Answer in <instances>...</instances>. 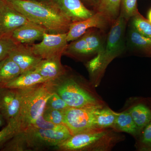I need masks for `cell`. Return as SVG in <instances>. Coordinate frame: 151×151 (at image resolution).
Instances as JSON below:
<instances>
[{
  "label": "cell",
  "mask_w": 151,
  "mask_h": 151,
  "mask_svg": "<svg viewBox=\"0 0 151 151\" xmlns=\"http://www.w3.org/2000/svg\"><path fill=\"white\" fill-rule=\"evenodd\" d=\"M8 56L18 65L22 73L34 70L42 59L34 54L29 45L23 44H17Z\"/></svg>",
  "instance_id": "cell-13"
},
{
  "label": "cell",
  "mask_w": 151,
  "mask_h": 151,
  "mask_svg": "<svg viewBox=\"0 0 151 151\" xmlns=\"http://www.w3.org/2000/svg\"><path fill=\"white\" fill-rule=\"evenodd\" d=\"M55 1L72 22L88 18L95 12L87 8L81 0H55Z\"/></svg>",
  "instance_id": "cell-15"
},
{
  "label": "cell",
  "mask_w": 151,
  "mask_h": 151,
  "mask_svg": "<svg viewBox=\"0 0 151 151\" xmlns=\"http://www.w3.org/2000/svg\"><path fill=\"white\" fill-rule=\"evenodd\" d=\"M147 19L151 23V9L148 13Z\"/></svg>",
  "instance_id": "cell-36"
},
{
  "label": "cell",
  "mask_w": 151,
  "mask_h": 151,
  "mask_svg": "<svg viewBox=\"0 0 151 151\" xmlns=\"http://www.w3.org/2000/svg\"><path fill=\"white\" fill-rule=\"evenodd\" d=\"M147 102L148 103V104L151 107V99H148L147 100Z\"/></svg>",
  "instance_id": "cell-38"
},
{
  "label": "cell",
  "mask_w": 151,
  "mask_h": 151,
  "mask_svg": "<svg viewBox=\"0 0 151 151\" xmlns=\"http://www.w3.org/2000/svg\"><path fill=\"white\" fill-rule=\"evenodd\" d=\"M21 90L22 105L18 121L21 131H24L42 115L47 100L54 92L49 81Z\"/></svg>",
  "instance_id": "cell-2"
},
{
  "label": "cell",
  "mask_w": 151,
  "mask_h": 151,
  "mask_svg": "<svg viewBox=\"0 0 151 151\" xmlns=\"http://www.w3.org/2000/svg\"><path fill=\"white\" fill-rule=\"evenodd\" d=\"M127 45L137 54L151 57V38L139 33L131 25L127 35Z\"/></svg>",
  "instance_id": "cell-17"
},
{
  "label": "cell",
  "mask_w": 151,
  "mask_h": 151,
  "mask_svg": "<svg viewBox=\"0 0 151 151\" xmlns=\"http://www.w3.org/2000/svg\"><path fill=\"white\" fill-rule=\"evenodd\" d=\"M38 1H42L52 2H55V0H38Z\"/></svg>",
  "instance_id": "cell-37"
},
{
  "label": "cell",
  "mask_w": 151,
  "mask_h": 151,
  "mask_svg": "<svg viewBox=\"0 0 151 151\" xmlns=\"http://www.w3.org/2000/svg\"><path fill=\"white\" fill-rule=\"evenodd\" d=\"M127 22L122 16L119 15L111 24L104 48L97 55V63L100 71L104 70L109 63L124 52L125 49V36Z\"/></svg>",
  "instance_id": "cell-5"
},
{
  "label": "cell",
  "mask_w": 151,
  "mask_h": 151,
  "mask_svg": "<svg viewBox=\"0 0 151 151\" xmlns=\"http://www.w3.org/2000/svg\"><path fill=\"white\" fill-rule=\"evenodd\" d=\"M42 116L44 119L48 122L57 124H64L63 111L45 108Z\"/></svg>",
  "instance_id": "cell-29"
},
{
  "label": "cell",
  "mask_w": 151,
  "mask_h": 151,
  "mask_svg": "<svg viewBox=\"0 0 151 151\" xmlns=\"http://www.w3.org/2000/svg\"><path fill=\"white\" fill-rule=\"evenodd\" d=\"M45 28L32 22L26 24L14 31L11 38L17 44L31 45L35 41L42 39Z\"/></svg>",
  "instance_id": "cell-14"
},
{
  "label": "cell",
  "mask_w": 151,
  "mask_h": 151,
  "mask_svg": "<svg viewBox=\"0 0 151 151\" xmlns=\"http://www.w3.org/2000/svg\"><path fill=\"white\" fill-rule=\"evenodd\" d=\"M20 131V125L18 120L7 123L6 126L0 131V150L7 142Z\"/></svg>",
  "instance_id": "cell-26"
},
{
  "label": "cell",
  "mask_w": 151,
  "mask_h": 151,
  "mask_svg": "<svg viewBox=\"0 0 151 151\" xmlns=\"http://www.w3.org/2000/svg\"><path fill=\"white\" fill-rule=\"evenodd\" d=\"M68 107L69 106L62 98L55 93H53L49 98L45 106V108L60 111H63Z\"/></svg>",
  "instance_id": "cell-31"
},
{
  "label": "cell",
  "mask_w": 151,
  "mask_h": 151,
  "mask_svg": "<svg viewBox=\"0 0 151 151\" xmlns=\"http://www.w3.org/2000/svg\"><path fill=\"white\" fill-rule=\"evenodd\" d=\"M52 91L62 98L69 107L100 108L102 103L82 86L73 75L65 74L49 81Z\"/></svg>",
  "instance_id": "cell-3"
},
{
  "label": "cell",
  "mask_w": 151,
  "mask_h": 151,
  "mask_svg": "<svg viewBox=\"0 0 151 151\" xmlns=\"http://www.w3.org/2000/svg\"><path fill=\"white\" fill-rule=\"evenodd\" d=\"M106 39L104 31L97 28L90 29L80 37L68 44L63 55L81 59L98 54L104 48Z\"/></svg>",
  "instance_id": "cell-6"
},
{
  "label": "cell",
  "mask_w": 151,
  "mask_h": 151,
  "mask_svg": "<svg viewBox=\"0 0 151 151\" xmlns=\"http://www.w3.org/2000/svg\"><path fill=\"white\" fill-rule=\"evenodd\" d=\"M21 73L18 65L8 56L0 61V87H3Z\"/></svg>",
  "instance_id": "cell-20"
},
{
  "label": "cell",
  "mask_w": 151,
  "mask_h": 151,
  "mask_svg": "<svg viewBox=\"0 0 151 151\" xmlns=\"http://www.w3.org/2000/svg\"><path fill=\"white\" fill-rule=\"evenodd\" d=\"M140 101L130 108L129 112L140 132L151 121V107Z\"/></svg>",
  "instance_id": "cell-19"
},
{
  "label": "cell",
  "mask_w": 151,
  "mask_h": 151,
  "mask_svg": "<svg viewBox=\"0 0 151 151\" xmlns=\"http://www.w3.org/2000/svg\"><path fill=\"white\" fill-rule=\"evenodd\" d=\"M109 24H111L103 14L95 12L88 18L71 23L67 32L68 42L77 39L90 29L97 28L104 31Z\"/></svg>",
  "instance_id": "cell-12"
},
{
  "label": "cell",
  "mask_w": 151,
  "mask_h": 151,
  "mask_svg": "<svg viewBox=\"0 0 151 151\" xmlns=\"http://www.w3.org/2000/svg\"><path fill=\"white\" fill-rule=\"evenodd\" d=\"M30 127L43 129L54 130L55 131H69L65 124H57L48 122L44 119L42 115L36 120L29 127Z\"/></svg>",
  "instance_id": "cell-28"
},
{
  "label": "cell",
  "mask_w": 151,
  "mask_h": 151,
  "mask_svg": "<svg viewBox=\"0 0 151 151\" xmlns=\"http://www.w3.org/2000/svg\"><path fill=\"white\" fill-rule=\"evenodd\" d=\"M29 45L34 54L42 59L62 56L68 45L67 33L46 32L44 35L41 42Z\"/></svg>",
  "instance_id": "cell-9"
},
{
  "label": "cell",
  "mask_w": 151,
  "mask_h": 151,
  "mask_svg": "<svg viewBox=\"0 0 151 151\" xmlns=\"http://www.w3.org/2000/svg\"><path fill=\"white\" fill-rule=\"evenodd\" d=\"M114 127L138 137L140 132L129 112L118 113Z\"/></svg>",
  "instance_id": "cell-22"
},
{
  "label": "cell",
  "mask_w": 151,
  "mask_h": 151,
  "mask_svg": "<svg viewBox=\"0 0 151 151\" xmlns=\"http://www.w3.org/2000/svg\"><path fill=\"white\" fill-rule=\"evenodd\" d=\"M24 131L29 151L55 147L71 136L69 131H55L32 127Z\"/></svg>",
  "instance_id": "cell-7"
},
{
  "label": "cell",
  "mask_w": 151,
  "mask_h": 151,
  "mask_svg": "<svg viewBox=\"0 0 151 151\" xmlns=\"http://www.w3.org/2000/svg\"><path fill=\"white\" fill-rule=\"evenodd\" d=\"M81 1L83 4L85 3L86 4H90V5H94L95 6L98 0H81Z\"/></svg>",
  "instance_id": "cell-33"
},
{
  "label": "cell",
  "mask_w": 151,
  "mask_h": 151,
  "mask_svg": "<svg viewBox=\"0 0 151 151\" xmlns=\"http://www.w3.org/2000/svg\"><path fill=\"white\" fill-rule=\"evenodd\" d=\"M22 101L21 89L0 87V114L7 123L18 120Z\"/></svg>",
  "instance_id": "cell-11"
},
{
  "label": "cell",
  "mask_w": 151,
  "mask_h": 151,
  "mask_svg": "<svg viewBox=\"0 0 151 151\" xmlns=\"http://www.w3.org/2000/svg\"><path fill=\"white\" fill-rule=\"evenodd\" d=\"M121 3V0H98L95 12L103 14L111 24L120 14Z\"/></svg>",
  "instance_id": "cell-21"
},
{
  "label": "cell",
  "mask_w": 151,
  "mask_h": 151,
  "mask_svg": "<svg viewBox=\"0 0 151 151\" xmlns=\"http://www.w3.org/2000/svg\"><path fill=\"white\" fill-rule=\"evenodd\" d=\"M137 0H121L120 14L127 22L137 13Z\"/></svg>",
  "instance_id": "cell-27"
},
{
  "label": "cell",
  "mask_w": 151,
  "mask_h": 151,
  "mask_svg": "<svg viewBox=\"0 0 151 151\" xmlns=\"http://www.w3.org/2000/svg\"><path fill=\"white\" fill-rule=\"evenodd\" d=\"M48 81L35 70L22 73L3 87L23 89Z\"/></svg>",
  "instance_id": "cell-18"
},
{
  "label": "cell",
  "mask_w": 151,
  "mask_h": 151,
  "mask_svg": "<svg viewBox=\"0 0 151 151\" xmlns=\"http://www.w3.org/2000/svg\"><path fill=\"white\" fill-rule=\"evenodd\" d=\"M30 22L7 0H0V39L11 38L14 31Z\"/></svg>",
  "instance_id": "cell-10"
},
{
  "label": "cell",
  "mask_w": 151,
  "mask_h": 151,
  "mask_svg": "<svg viewBox=\"0 0 151 151\" xmlns=\"http://www.w3.org/2000/svg\"><path fill=\"white\" fill-rule=\"evenodd\" d=\"M130 25L139 33L151 38V23L138 12L132 17Z\"/></svg>",
  "instance_id": "cell-25"
},
{
  "label": "cell",
  "mask_w": 151,
  "mask_h": 151,
  "mask_svg": "<svg viewBox=\"0 0 151 151\" xmlns=\"http://www.w3.org/2000/svg\"><path fill=\"white\" fill-rule=\"evenodd\" d=\"M97 108H73L63 110V124L71 135L97 128L95 113Z\"/></svg>",
  "instance_id": "cell-8"
},
{
  "label": "cell",
  "mask_w": 151,
  "mask_h": 151,
  "mask_svg": "<svg viewBox=\"0 0 151 151\" xmlns=\"http://www.w3.org/2000/svg\"><path fill=\"white\" fill-rule=\"evenodd\" d=\"M61 56L42 59L34 70L48 81L59 78L66 73L61 62Z\"/></svg>",
  "instance_id": "cell-16"
},
{
  "label": "cell",
  "mask_w": 151,
  "mask_h": 151,
  "mask_svg": "<svg viewBox=\"0 0 151 151\" xmlns=\"http://www.w3.org/2000/svg\"><path fill=\"white\" fill-rule=\"evenodd\" d=\"M138 137L139 150L151 145V121L141 130Z\"/></svg>",
  "instance_id": "cell-30"
},
{
  "label": "cell",
  "mask_w": 151,
  "mask_h": 151,
  "mask_svg": "<svg viewBox=\"0 0 151 151\" xmlns=\"http://www.w3.org/2000/svg\"><path fill=\"white\" fill-rule=\"evenodd\" d=\"M5 122V120L3 118L2 115L0 114V127H2L4 124Z\"/></svg>",
  "instance_id": "cell-34"
},
{
  "label": "cell",
  "mask_w": 151,
  "mask_h": 151,
  "mask_svg": "<svg viewBox=\"0 0 151 151\" xmlns=\"http://www.w3.org/2000/svg\"><path fill=\"white\" fill-rule=\"evenodd\" d=\"M105 129L96 128L71 135L55 149L63 151L108 150L114 142V136L110 131Z\"/></svg>",
  "instance_id": "cell-4"
},
{
  "label": "cell",
  "mask_w": 151,
  "mask_h": 151,
  "mask_svg": "<svg viewBox=\"0 0 151 151\" xmlns=\"http://www.w3.org/2000/svg\"><path fill=\"white\" fill-rule=\"evenodd\" d=\"M118 113L110 108H98L95 113L96 127L99 129L114 127Z\"/></svg>",
  "instance_id": "cell-23"
},
{
  "label": "cell",
  "mask_w": 151,
  "mask_h": 151,
  "mask_svg": "<svg viewBox=\"0 0 151 151\" xmlns=\"http://www.w3.org/2000/svg\"><path fill=\"white\" fill-rule=\"evenodd\" d=\"M17 44L11 38L0 39V61L8 56Z\"/></svg>",
  "instance_id": "cell-32"
},
{
  "label": "cell",
  "mask_w": 151,
  "mask_h": 151,
  "mask_svg": "<svg viewBox=\"0 0 151 151\" xmlns=\"http://www.w3.org/2000/svg\"><path fill=\"white\" fill-rule=\"evenodd\" d=\"M29 21L50 33H67L72 21L55 2L38 0H7Z\"/></svg>",
  "instance_id": "cell-1"
},
{
  "label": "cell",
  "mask_w": 151,
  "mask_h": 151,
  "mask_svg": "<svg viewBox=\"0 0 151 151\" xmlns=\"http://www.w3.org/2000/svg\"><path fill=\"white\" fill-rule=\"evenodd\" d=\"M2 151H29L24 131H20L6 143Z\"/></svg>",
  "instance_id": "cell-24"
},
{
  "label": "cell",
  "mask_w": 151,
  "mask_h": 151,
  "mask_svg": "<svg viewBox=\"0 0 151 151\" xmlns=\"http://www.w3.org/2000/svg\"><path fill=\"white\" fill-rule=\"evenodd\" d=\"M141 151H151V145L149 146V147H147L144 148Z\"/></svg>",
  "instance_id": "cell-35"
}]
</instances>
